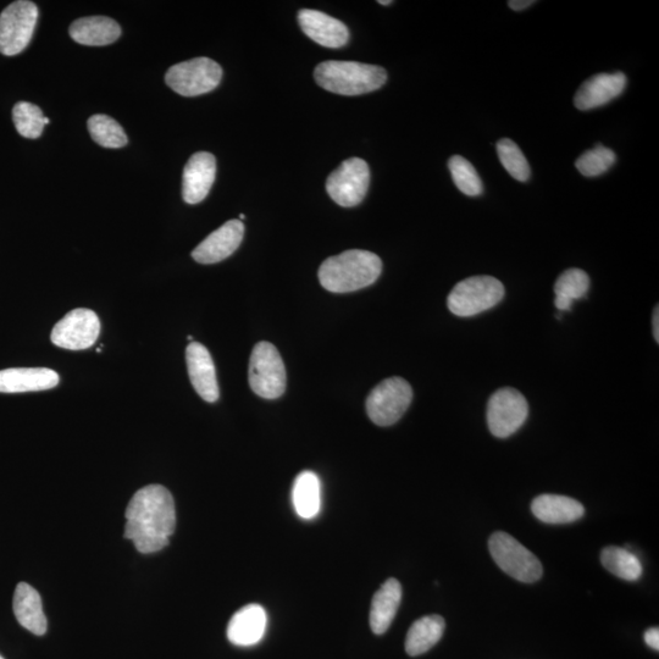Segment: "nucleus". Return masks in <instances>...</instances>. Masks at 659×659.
<instances>
[{"mask_svg": "<svg viewBox=\"0 0 659 659\" xmlns=\"http://www.w3.org/2000/svg\"><path fill=\"white\" fill-rule=\"evenodd\" d=\"M125 539L143 555L162 551L176 528L173 496L162 485L138 490L126 508Z\"/></svg>", "mask_w": 659, "mask_h": 659, "instance_id": "1", "label": "nucleus"}, {"mask_svg": "<svg viewBox=\"0 0 659 659\" xmlns=\"http://www.w3.org/2000/svg\"><path fill=\"white\" fill-rule=\"evenodd\" d=\"M379 256L362 249H351L325 260L319 269V281L325 290L348 293L365 289L380 278Z\"/></svg>", "mask_w": 659, "mask_h": 659, "instance_id": "2", "label": "nucleus"}, {"mask_svg": "<svg viewBox=\"0 0 659 659\" xmlns=\"http://www.w3.org/2000/svg\"><path fill=\"white\" fill-rule=\"evenodd\" d=\"M314 77L321 88L341 96L378 91L387 81L386 70L380 66L337 60L319 64Z\"/></svg>", "mask_w": 659, "mask_h": 659, "instance_id": "3", "label": "nucleus"}, {"mask_svg": "<svg viewBox=\"0 0 659 659\" xmlns=\"http://www.w3.org/2000/svg\"><path fill=\"white\" fill-rule=\"evenodd\" d=\"M505 293V286L500 280L492 276H473L454 286L447 306L457 317H474L496 307Z\"/></svg>", "mask_w": 659, "mask_h": 659, "instance_id": "4", "label": "nucleus"}, {"mask_svg": "<svg viewBox=\"0 0 659 659\" xmlns=\"http://www.w3.org/2000/svg\"><path fill=\"white\" fill-rule=\"evenodd\" d=\"M249 386L256 395L275 400L286 390V369L278 348L259 342L253 348L248 371Z\"/></svg>", "mask_w": 659, "mask_h": 659, "instance_id": "5", "label": "nucleus"}, {"mask_svg": "<svg viewBox=\"0 0 659 659\" xmlns=\"http://www.w3.org/2000/svg\"><path fill=\"white\" fill-rule=\"evenodd\" d=\"M489 550L497 566L520 583H536L544 574L539 558L507 533L492 534Z\"/></svg>", "mask_w": 659, "mask_h": 659, "instance_id": "6", "label": "nucleus"}, {"mask_svg": "<svg viewBox=\"0 0 659 659\" xmlns=\"http://www.w3.org/2000/svg\"><path fill=\"white\" fill-rule=\"evenodd\" d=\"M412 400V386L408 381L393 376L382 381L369 393L365 407L371 422L379 426H391L403 417Z\"/></svg>", "mask_w": 659, "mask_h": 659, "instance_id": "7", "label": "nucleus"}, {"mask_svg": "<svg viewBox=\"0 0 659 659\" xmlns=\"http://www.w3.org/2000/svg\"><path fill=\"white\" fill-rule=\"evenodd\" d=\"M223 79L221 66L209 58H196L179 63L165 75L166 85L184 97H197L212 92Z\"/></svg>", "mask_w": 659, "mask_h": 659, "instance_id": "8", "label": "nucleus"}, {"mask_svg": "<svg viewBox=\"0 0 659 659\" xmlns=\"http://www.w3.org/2000/svg\"><path fill=\"white\" fill-rule=\"evenodd\" d=\"M37 19V5L27 0L5 8L0 14V53L14 57L24 51L32 40Z\"/></svg>", "mask_w": 659, "mask_h": 659, "instance_id": "9", "label": "nucleus"}, {"mask_svg": "<svg viewBox=\"0 0 659 659\" xmlns=\"http://www.w3.org/2000/svg\"><path fill=\"white\" fill-rule=\"evenodd\" d=\"M529 415V404L522 392L503 387L487 403V425L498 439H507L522 428Z\"/></svg>", "mask_w": 659, "mask_h": 659, "instance_id": "10", "label": "nucleus"}, {"mask_svg": "<svg viewBox=\"0 0 659 659\" xmlns=\"http://www.w3.org/2000/svg\"><path fill=\"white\" fill-rule=\"evenodd\" d=\"M370 185V170L363 159L345 160L326 181V191L341 207L352 208L363 202Z\"/></svg>", "mask_w": 659, "mask_h": 659, "instance_id": "11", "label": "nucleus"}, {"mask_svg": "<svg viewBox=\"0 0 659 659\" xmlns=\"http://www.w3.org/2000/svg\"><path fill=\"white\" fill-rule=\"evenodd\" d=\"M101 334V321L91 309L71 310L54 326L51 340L64 350H87L97 342Z\"/></svg>", "mask_w": 659, "mask_h": 659, "instance_id": "12", "label": "nucleus"}, {"mask_svg": "<svg viewBox=\"0 0 659 659\" xmlns=\"http://www.w3.org/2000/svg\"><path fill=\"white\" fill-rule=\"evenodd\" d=\"M245 225L241 220H229L210 234L192 252L193 259L201 264H215L229 258L240 247Z\"/></svg>", "mask_w": 659, "mask_h": 659, "instance_id": "13", "label": "nucleus"}, {"mask_svg": "<svg viewBox=\"0 0 659 659\" xmlns=\"http://www.w3.org/2000/svg\"><path fill=\"white\" fill-rule=\"evenodd\" d=\"M217 175V160L213 154L198 152L188 160L182 177V197L188 204L204 201Z\"/></svg>", "mask_w": 659, "mask_h": 659, "instance_id": "14", "label": "nucleus"}, {"mask_svg": "<svg viewBox=\"0 0 659 659\" xmlns=\"http://www.w3.org/2000/svg\"><path fill=\"white\" fill-rule=\"evenodd\" d=\"M186 362L188 375L198 395L206 402H217L220 395L217 371L207 348L198 342L190 343L186 350Z\"/></svg>", "mask_w": 659, "mask_h": 659, "instance_id": "15", "label": "nucleus"}, {"mask_svg": "<svg viewBox=\"0 0 659 659\" xmlns=\"http://www.w3.org/2000/svg\"><path fill=\"white\" fill-rule=\"evenodd\" d=\"M299 26L320 46L341 48L350 40V31L340 20L318 10L303 9L298 14Z\"/></svg>", "mask_w": 659, "mask_h": 659, "instance_id": "16", "label": "nucleus"}, {"mask_svg": "<svg viewBox=\"0 0 659 659\" xmlns=\"http://www.w3.org/2000/svg\"><path fill=\"white\" fill-rule=\"evenodd\" d=\"M627 87V77L623 73L597 74L585 81L574 97L579 110H591L613 101Z\"/></svg>", "mask_w": 659, "mask_h": 659, "instance_id": "17", "label": "nucleus"}, {"mask_svg": "<svg viewBox=\"0 0 659 659\" xmlns=\"http://www.w3.org/2000/svg\"><path fill=\"white\" fill-rule=\"evenodd\" d=\"M268 616L262 606L248 605L235 613L227 627V639L236 646L257 645L264 638Z\"/></svg>", "mask_w": 659, "mask_h": 659, "instance_id": "18", "label": "nucleus"}, {"mask_svg": "<svg viewBox=\"0 0 659 659\" xmlns=\"http://www.w3.org/2000/svg\"><path fill=\"white\" fill-rule=\"evenodd\" d=\"M59 375L48 368H13L0 371V393H24L54 389Z\"/></svg>", "mask_w": 659, "mask_h": 659, "instance_id": "19", "label": "nucleus"}, {"mask_svg": "<svg viewBox=\"0 0 659 659\" xmlns=\"http://www.w3.org/2000/svg\"><path fill=\"white\" fill-rule=\"evenodd\" d=\"M531 512L546 524H570L584 517L585 508L574 498L561 495H541L531 503Z\"/></svg>", "mask_w": 659, "mask_h": 659, "instance_id": "20", "label": "nucleus"}, {"mask_svg": "<svg viewBox=\"0 0 659 659\" xmlns=\"http://www.w3.org/2000/svg\"><path fill=\"white\" fill-rule=\"evenodd\" d=\"M13 609L21 627L38 636L47 633V618L43 612L42 598L31 585L20 583L16 587Z\"/></svg>", "mask_w": 659, "mask_h": 659, "instance_id": "21", "label": "nucleus"}, {"mask_svg": "<svg viewBox=\"0 0 659 659\" xmlns=\"http://www.w3.org/2000/svg\"><path fill=\"white\" fill-rule=\"evenodd\" d=\"M402 601V585L397 579L385 581L371 602L370 627L376 635L390 629Z\"/></svg>", "mask_w": 659, "mask_h": 659, "instance_id": "22", "label": "nucleus"}, {"mask_svg": "<svg viewBox=\"0 0 659 659\" xmlns=\"http://www.w3.org/2000/svg\"><path fill=\"white\" fill-rule=\"evenodd\" d=\"M70 36L83 46L101 47L118 41L121 29L113 19L90 16L73 22L70 26Z\"/></svg>", "mask_w": 659, "mask_h": 659, "instance_id": "23", "label": "nucleus"}, {"mask_svg": "<svg viewBox=\"0 0 659 659\" xmlns=\"http://www.w3.org/2000/svg\"><path fill=\"white\" fill-rule=\"evenodd\" d=\"M292 502L299 518L310 520L317 517L321 509V484L317 474L307 470L297 476Z\"/></svg>", "mask_w": 659, "mask_h": 659, "instance_id": "24", "label": "nucleus"}, {"mask_svg": "<svg viewBox=\"0 0 659 659\" xmlns=\"http://www.w3.org/2000/svg\"><path fill=\"white\" fill-rule=\"evenodd\" d=\"M445 628V619L436 614L417 620L407 634L406 651L408 655L417 657L433 649L441 640Z\"/></svg>", "mask_w": 659, "mask_h": 659, "instance_id": "25", "label": "nucleus"}, {"mask_svg": "<svg viewBox=\"0 0 659 659\" xmlns=\"http://www.w3.org/2000/svg\"><path fill=\"white\" fill-rule=\"evenodd\" d=\"M601 562L609 573L627 581L639 580L644 572L639 557L630 552L628 548L617 546L603 548Z\"/></svg>", "mask_w": 659, "mask_h": 659, "instance_id": "26", "label": "nucleus"}, {"mask_svg": "<svg viewBox=\"0 0 659 659\" xmlns=\"http://www.w3.org/2000/svg\"><path fill=\"white\" fill-rule=\"evenodd\" d=\"M88 131L93 141L104 148H123L127 145V136L123 127L108 115L91 116L88 120Z\"/></svg>", "mask_w": 659, "mask_h": 659, "instance_id": "27", "label": "nucleus"}, {"mask_svg": "<svg viewBox=\"0 0 659 659\" xmlns=\"http://www.w3.org/2000/svg\"><path fill=\"white\" fill-rule=\"evenodd\" d=\"M13 120L22 137L36 140L43 134L44 126L49 124V118L43 115L40 107L29 102H20L13 109Z\"/></svg>", "mask_w": 659, "mask_h": 659, "instance_id": "28", "label": "nucleus"}, {"mask_svg": "<svg viewBox=\"0 0 659 659\" xmlns=\"http://www.w3.org/2000/svg\"><path fill=\"white\" fill-rule=\"evenodd\" d=\"M452 179L459 191L470 197L480 196L484 191L483 182L469 160L454 155L448 162Z\"/></svg>", "mask_w": 659, "mask_h": 659, "instance_id": "29", "label": "nucleus"}, {"mask_svg": "<svg viewBox=\"0 0 659 659\" xmlns=\"http://www.w3.org/2000/svg\"><path fill=\"white\" fill-rule=\"evenodd\" d=\"M497 154L500 158L503 168L508 171V174L513 177V179L520 182H525L529 180L530 177V165L528 159L525 158V155L512 140L508 138H503V140L497 142Z\"/></svg>", "mask_w": 659, "mask_h": 659, "instance_id": "30", "label": "nucleus"}, {"mask_svg": "<svg viewBox=\"0 0 659 659\" xmlns=\"http://www.w3.org/2000/svg\"><path fill=\"white\" fill-rule=\"evenodd\" d=\"M616 154L612 149L597 145L594 149L585 152L575 162L581 174L587 177H595L605 174L616 163Z\"/></svg>", "mask_w": 659, "mask_h": 659, "instance_id": "31", "label": "nucleus"}, {"mask_svg": "<svg viewBox=\"0 0 659 659\" xmlns=\"http://www.w3.org/2000/svg\"><path fill=\"white\" fill-rule=\"evenodd\" d=\"M590 287L589 275L581 269H568L559 276L555 284L556 297H563L575 301L586 296Z\"/></svg>", "mask_w": 659, "mask_h": 659, "instance_id": "32", "label": "nucleus"}, {"mask_svg": "<svg viewBox=\"0 0 659 659\" xmlns=\"http://www.w3.org/2000/svg\"><path fill=\"white\" fill-rule=\"evenodd\" d=\"M644 639L647 645L651 647V649L659 651V629L658 628H651L646 631L644 635Z\"/></svg>", "mask_w": 659, "mask_h": 659, "instance_id": "33", "label": "nucleus"}, {"mask_svg": "<svg viewBox=\"0 0 659 659\" xmlns=\"http://www.w3.org/2000/svg\"><path fill=\"white\" fill-rule=\"evenodd\" d=\"M533 4H535L533 0H511V2L508 3L509 8L515 11L524 10L526 8H529L530 5Z\"/></svg>", "mask_w": 659, "mask_h": 659, "instance_id": "34", "label": "nucleus"}, {"mask_svg": "<svg viewBox=\"0 0 659 659\" xmlns=\"http://www.w3.org/2000/svg\"><path fill=\"white\" fill-rule=\"evenodd\" d=\"M573 301H570V299L563 298V297H556L555 299V306L559 310H569L570 307H572Z\"/></svg>", "mask_w": 659, "mask_h": 659, "instance_id": "35", "label": "nucleus"}, {"mask_svg": "<svg viewBox=\"0 0 659 659\" xmlns=\"http://www.w3.org/2000/svg\"><path fill=\"white\" fill-rule=\"evenodd\" d=\"M653 336H655L656 342H659V308L656 307L655 312H653Z\"/></svg>", "mask_w": 659, "mask_h": 659, "instance_id": "36", "label": "nucleus"}, {"mask_svg": "<svg viewBox=\"0 0 659 659\" xmlns=\"http://www.w3.org/2000/svg\"><path fill=\"white\" fill-rule=\"evenodd\" d=\"M379 4H381V5H390V4H392V2H390V0H386V2H384V0H380Z\"/></svg>", "mask_w": 659, "mask_h": 659, "instance_id": "37", "label": "nucleus"}, {"mask_svg": "<svg viewBox=\"0 0 659 659\" xmlns=\"http://www.w3.org/2000/svg\"><path fill=\"white\" fill-rule=\"evenodd\" d=\"M240 219H241V220L246 219V215H245V214H241V215H240Z\"/></svg>", "mask_w": 659, "mask_h": 659, "instance_id": "38", "label": "nucleus"}, {"mask_svg": "<svg viewBox=\"0 0 659 659\" xmlns=\"http://www.w3.org/2000/svg\"><path fill=\"white\" fill-rule=\"evenodd\" d=\"M0 659H4L2 656H0Z\"/></svg>", "mask_w": 659, "mask_h": 659, "instance_id": "39", "label": "nucleus"}]
</instances>
